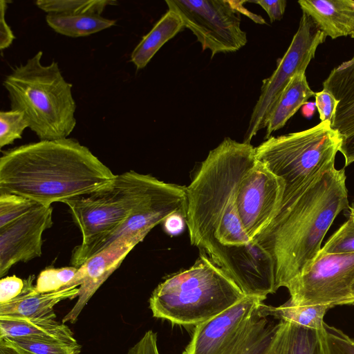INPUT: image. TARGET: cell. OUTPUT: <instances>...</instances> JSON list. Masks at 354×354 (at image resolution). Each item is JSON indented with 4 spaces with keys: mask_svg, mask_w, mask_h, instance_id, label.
Returning a JSON list of instances; mask_svg holds the SVG:
<instances>
[{
    "mask_svg": "<svg viewBox=\"0 0 354 354\" xmlns=\"http://www.w3.org/2000/svg\"><path fill=\"white\" fill-rule=\"evenodd\" d=\"M77 270L78 268L72 266L46 268L38 275L35 285V290L39 293H48L64 289Z\"/></svg>",
    "mask_w": 354,
    "mask_h": 354,
    "instance_id": "cell-28",
    "label": "cell"
},
{
    "mask_svg": "<svg viewBox=\"0 0 354 354\" xmlns=\"http://www.w3.org/2000/svg\"><path fill=\"white\" fill-rule=\"evenodd\" d=\"M322 86L339 100L332 128L343 138L354 134V55L333 68Z\"/></svg>",
    "mask_w": 354,
    "mask_h": 354,
    "instance_id": "cell-17",
    "label": "cell"
},
{
    "mask_svg": "<svg viewBox=\"0 0 354 354\" xmlns=\"http://www.w3.org/2000/svg\"><path fill=\"white\" fill-rule=\"evenodd\" d=\"M183 28L180 15L168 10L135 47L130 61L138 70L144 68L160 48Z\"/></svg>",
    "mask_w": 354,
    "mask_h": 354,
    "instance_id": "cell-22",
    "label": "cell"
},
{
    "mask_svg": "<svg viewBox=\"0 0 354 354\" xmlns=\"http://www.w3.org/2000/svg\"><path fill=\"white\" fill-rule=\"evenodd\" d=\"M352 295H353V297L354 298V283H353V287H352Z\"/></svg>",
    "mask_w": 354,
    "mask_h": 354,
    "instance_id": "cell-43",
    "label": "cell"
},
{
    "mask_svg": "<svg viewBox=\"0 0 354 354\" xmlns=\"http://www.w3.org/2000/svg\"><path fill=\"white\" fill-rule=\"evenodd\" d=\"M264 299L245 296L218 315L195 326L182 354H221L247 326Z\"/></svg>",
    "mask_w": 354,
    "mask_h": 354,
    "instance_id": "cell-15",
    "label": "cell"
},
{
    "mask_svg": "<svg viewBox=\"0 0 354 354\" xmlns=\"http://www.w3.org/2000/svg\"><path fill=\"white\" fill-rule=\"evenodd\" d=\"M339 151L344 158L345 167L354 162V134L343 138Z\"/></svg>",
    "mask_w": 354,
    "mask_h": 354,
    "instance_id": "cell-39",
    "label": "cell"
},
{
    "mask_svg": "<svg viewBox=\"0 0 354 354\" xmlns=\"http://www.w3.org/2000/svg\"><path fill=\"white\" fill-rule=\"evenodd\" d=\"M115 175L90 149L72 138L39 140L5 151L0 193L43 205L89 194Z\"/></svg>",
    "mask_w": 354,
    "mask_h": 354,
    "instance_id": "cell-3",
    "label": "cell"
},
{
    "mask_svg": "<svg viewBox=\"0 0 354 354\" xmlns=\"http://www.w3.org/2000/svg\"><path fill=\"white\" fill-rule=\"evenodd\" d=\"M0 341L21 354H79L81 346L58 339L31 337H3Z\"/></svg>",
    "mask_w": 354,
    "mask_h": 354,
    "instance_id": "cell-26",
    "label": "cell"
},
{
    "mask_svg": "<svg viewBox=\"0 0 354 354\" xmlns=\"http://www.w3.org/2000/svg\"><path fill=\"white\" fill-rule=\"evenodd\" d=\"M42 55L39 50L15 66L3 84L11 110L24 113L40 140L67 138L77 123L73 84L64 79L57 62L43 65Z\"/></svg>",
    "mask_w": 354,
    "mask_h": 354,
    "instance_id": "cell-4",
    "label": "cell"
},
{
    "mask_svg": "<svg viewBox=\"0 0 354 354\" xmlns=\"http://www.w3.org/2000/svg\"><path fill=\"white\" fill-rule=\"evenodd\" d=\"M245 296L232 277L202 251L192 266L160 283L149 302L156 318L174 324L196 326Z\"/></svg>",
    "mask_w": 354,
    "mask_h": 354,
    "instance_id": "cell-5",
    "label": "cell"
},
{
    "mask_svg": "<svg viewBox=\"0 0 354 354\" xmlns=\"http://www.w3.org/2000/svg\"><path fill=\"white\" fill-rule=\"evenodd\" d=\"M29 128L23 113L10 110L0 112V147L13 143L21 139L25 129Z\"/></svg>",
    "mask_w": 354,
    "mask_h": 354,
    "instance_id": "cell-31",
    "label": "cell"
},
{
    "mask_svg": "<svg viewBox=\"0 0 354 354\" xmlns=\"http://www.w3.org/2000/svg\"><path fill=\"white\" fill-rule=\"evenodd\" d=\"M326 36L312 19L302 13L298 29L283 56L269 77L263 80L259 97L253 109L243 142L250 143L261 129L266 128L268 116L291 78L298 73H305L315 57L318 46Z\"/></svg>",
    "mask_w": 354,
    "mask_h": 354,
    "instance_id": "cell-9",
    "label": "cell"
},
{
    "mask_svg": "<svg viewBox=\"0 0 354 354\" xmlns=\"http://www.w3.org/2000/svg\"><path fill=\"white\" fill-rule=\"evenodd\" d=\"M118 3L108 0H37L36 6L48 14H93L100 15L107 6Z\"/></svg>",
    "mask_w": 354,
    "mask_h": 354,
    "instance_id": "cell-27",
    "label": "cell"
},
{
    "mask_svg": "<svg viewBox=\"0 0 354 354\" xmlns=\"http://www.w3.org/2000/svg\"><path fill=\"white\" fill-rule=\"evenodd\" d=\"M349 218H352L354 220V201H353V203H352V205L350 206L349 205Z\"/></svg>",
    "mask_w": 354,
    "mask_h": 354,
    "instance_id": "cell-42",
    "label": "cell"
},
{
    "mask_svg": "<svg viewBox=\"0 0 354 354\" xmlns=\"http://www.w3.org/2000/svg\"><path fill=\"white\" fill-rule=\"evenodd\" d=\"M244 1L227 0H166L168 9L178 13L184 27L196 37L203 50L211 51V59L219 53L235 52L248 40L241 28L240 12Z\"/></svg>",
    "mask_w": 354,
    "mask_h": 354,
    "instance_id": "cell-8",
    "label": "cell"
},
{
    "mask_svg": "<svg viewBox=\"0 0 354 354\" xmlns=\"http://www.w3.org/2000/svg\"><path fill=\"white\" fill-rule=\"evenodd\" d=\"M147 235L138 233L124 236L94 254L78 268L75 276L66 287L79 286L77 301L62 319L63 323L76 322L92 296Z\"/></svg>",
    "mask_w": 354,
    "mask_h": 354,
    "instance_id": "cell-14",
    "label": "cell"
},
{
    "mask_svg": "<svg viewBox=\"0 0 354 354\" xmlns=\"http://www.w3.org/2000/svg\"><path fill=\"white\" fill-rule=\"evenodd\" d=\"M25 279L15 275L2 277L0 280V305L8 303L23 292Z\"/></svg>",
    "mask_w": 354,
    "mask_h": 354,
    "instance_id": "cell-34",
    "label": "cell"
},
{
    "mask_svg": "<svg viewBox=\"0 0 354 354\" xmlns=\"http://www.w3.org/2000/svg\"><path fill=\"white\" fill-rule=\"evenodd\" d=\"M31 337L77 343L71 330L55 319L0 318V338Z\"/></svg>",
    "mask_w": 354,
    "mask_h": 354,
    "instance_id": "cell-21",
    "label": "cell"
},
{
    "mask_svg": "<svg viewBox=\"0 0 354 354\" xmlns=\"http://www.w3.org/2000/svg\"><path fill=\"white\" fill-rule=\"evenodd\" d=\"M342 141L343 137L332 128L331 122L325 121L301 131L270 136L255 148L257 160L284 183L277 212L297 198L319 175L335 167Z\"/></svg>",
    "mask_w": 354,
    "mask_h": 354,
    "instance_id": "cell-6",
    "label": "cell"
},
{
    "mask_svg": "<svg viewBox=\"0 0 354 354\" xmlns=\"http://www.w3.org/2000/svg\"><path fill=\"white\" fill-rule=\"evenodd\" d=\"M41 204L10 193H0V227L30 212Z\"/></svg>",
    "mask_w": 354,
    "mask_h": 354,
    "instance_id": "cell-29",
    "label": "cell"
},
{
    "mask_svg": "<svg viewBox=\"0 0 354 354\" xmlns=\"http://www.w3.org/2000/svg\"><path fill=\"white\" fill-rule=\"evenodd\" d=\"M46 21L54 31L70 37L88 36L116 23L114 19L93 14H48Z\"/></svg>",
    "mask_w": 354,
    "mask_h": 354,
    "instance_id": "cell-25",
    "label": "cell"
},
{
    "mask_svg": "<svg viewBox=\"0 0 354 354\" xmlns=\"http://www.w3.org/2000/svg\"><path fill=\"white\" fill-rule=\"evenodd\" d=\"M315 105L321 122H332L339 100L328 90L323 88L321 91L315 92Z\"/></svg>",
    "mask_w": 354,
    "mask_h": 354,
    "instance_id": "cell-33",
    "label": "cell"
},
{
    "mask_svg": "<svg viewBox=\"0 0 354 354\" xmlns=\"http://www.w3.org/2000/svg\"><path fill=\"white\" fill-rule=\"evenodd\" d=\"M315 93L308 84L305 73L295 74L282 91L268 116L265 138L268 139L272 132L283 128L288 120Z\"/></svg>",
    "mask_w": 354,
    "mask_h": 354,
    "instance_id": "cell-20",
    "label": "cell"
},
{
    "mask_svg": "<svg viewBox=\"0 0 354 354\" xmlns=\"http://www.w3.org/2000/svg\"><path fill=\"white\" fill-rule=\"evenodd\" d=\"M315 102H307L301 106V113L304 117L310 119L316 111Z\"/></svg>",
    "mask_w": 354,
    "mask_h": 354,
    "instance_id": "cell-40",
    "label": "cell"
},
{
    "mask_svg": "<svg viewBox=\"0 0 354 354\" xmlns=\"http://www.w3.org/2000/svg\"><path fill=\"white\" fill-rule=\"evenodd\" d=\"M8 3L10 1H0V49L8 48L13 42L15 37L6 20V12Z\"/></svg>",
    "mask_w": 354,
    "mask_h": 354,
    "instance_id": "cell-36",
    "label": "cell"
},
{
    "mask_svg": "<svg viewBox=\"0 0 354 354\" xmlns=\"http://www.w3.org/2000/svg\"><path fill=\"white\" fill-rule=\"evenodd\" d=\"M354 253V220L348 218L328 239L319 254Z\"/></svg>",
    "mask_w": 354,
    "mask_h": 354,
    "instance_id": "cell-32",
    "label": "cell"
},
{
    "mask_svg": "<svg viewBox=\"0 0 354 354\" xmlns=\"http://www.w3.org/2000/svg\"><path fill=\"white\" fill-rule=\"evenodd\" d=\"M35 278V275H30L25 279L22 293L14 300L0 305V318L55 319L53 307L63 300L78 296L79 286L48 293L37 292L33 285Z\"/></svg>",
    "mask_w": 354,
    "mask_h": 354,
    "instance_id": "cell-16",
    "label": "cell"
},
{
    "mask_svg": "<svg viewBox=\"0 0 354 354\" xmlns=\"http://www.w3.org/2000/svg\"><path fill=\"white\" fill-rule=\"evenodd\" d=\"M354 253L319 254L310 268L286 288L299 305H354Z\"/></svg>",
    "mask_w": 354,
    "mask_h": 354,
    "instance_id": "cell-10",
    "label": "cell"
},
{
    "mask_svg": "<svg viewBox=\"0 0 354 354\" xmlns=\"http://www.w3.org/2000/svg\"><path fill=\"white\" fill-rule=\"evenodd\" d=\"M251 144L226 138L211 150L186 187V224L192 245L237 283L245 295L266 299L277 290L270 255L247 234L236 203L241 178L256 161Z\"/></svg>",
    "mask_w": 354,
    "mask_h": 354,
    "instance_id": "cell-1",
    "label": "cell"
},
{
    "mask_svg": "<svg viewBox=\"0 0 354 354\" xmlns=\"http://www.w3.org/2000/svg\"><path fill=\"white\" fill-rule=\"evenodd\" d=\"M252 3L259 4L268 14L271 23L282 19L285 12L287 1L286 0L254 1Z\"/></svg>",
    "mask_w": 354,
    "mask_h": 354,
    "instance_id": "cell-37",
    "label": "cell"
},
{
    "mask_svg": "<svg viewBox=\"0 0 354 354\" xmlns=\"http://www.w3.org/2000/svg\"><path fill=\"white\" fill-rule=\"evenodd\" d=\"M127 354H160L158 347L157 333L151 330L147 331L129 350Z\"/></svg>",
    "mask_w": 354,
    "mask_h": 354,
    "instance_id": "cell-35",
    "label": "cell"
},
{
    "mask_svg": "<svg viewBox=\"0 0 354 354\" xmlns=\"http://www.w3.org/2000/svg\"><path fill=\"white\" fill-rule=\"evenodd\" d=\"M187 216L186 187L160 181L151 193L120 226L101 236L81 243L73 250L71 265L79 268L116 240L133 234H148L171 214Z\"/></svg>",
    "mask_w": 354,
    "mask_h": 354,
    "instance_id": "cell-11",
    "label": "cell"
},
{
    "mask_svg": "<svg viewBox=\"0 0 354 354\" xmlns=\"http://www.w3.org/2000/svg\"><path fill=\"white\" fill-rule=\"evenodd\" d=\"M0 354H21L14 347L0 341Z\"/></svg>",
    "mask_w": 354,
    "mask_h": 354,
    "instance_id": "cell-41",
    "label": "cell"
},
{
    "mask_svg": "<svg viewBox=\"0 0 354 354\" xmlns=\"http://www.w3.org/2000/svg\"><path fill=\"white\" fill-rule=\"evenodd\" d=\"M53 224V207L40 205L0 227L1 278L17 263L41 257L43 233Z\"/></svg>",
    "mask_w": 354,
    "mask_h": 354,
    "instance_id": "cell-13",
    "label": "cell"
},
{
    "mask_svg": "<svg viewBox=\"0 0 354 354\" xmlns=\"http://www.w3.org/2000/svg\"><path fill=\"white\" fill-rule=\"evenodd\" d=\"M283 190V181L257 160L241 178L236 207L244 230L252 241L274 216Z\"/></svg>",
    "mask_w": 354,
    "mask_h": 354,
    "instance_id": "cell-12",
    "label": "cell"
},
{
    "mask_svg": "<svg viewBox=\"0 0 354 354\" xmlns=\"http://www.w3.org/2000/svg\"><path fill=\"white\" fill-rule=\"evenodd\" d=\"M259 308L247 326L221 354H262L270 343L277 323L262 315Z\"/></svg>",
    "mask_w": 354,
    "mask_h": 354,
    "instance_id": "cell-23",
    "label": "cell"
},
{
    "mask_svg": "<svg viewBox=\"0 0 354 354\" xmlns=\"http://www.w3.org/2000/svg\"><path fill=\"white\" fill-rule=\"evenodd\" d=\"M262 354H324L320 330L279 320L272 337Z\"/></svg>",
    "mask_w": 354,
    "mask_h": 354,
    "instance_id": "cell-19",
    "label": "cell"
},
{
    "mask_svg": "<svg viewBox=\"0 0 354 354\" xmlns=\"http://www.w3.org/2000/svg\"><path fill=\"white\" fill-rule=\"evenodd\" d=\"M346 179L344 168L324 171L254 238L272 260L277 290L310 268L335 218L349 207Z\"/></svg>",
    "mask_w": 354,
    "mask_h": 354,
    "instance_id": "cell-2",
    "label": "cell"
},
{
    "mask_svg": "<svg viewBox=\"0 0 354 354\" xmlns=\"http://www.w3.org/2000/svg\"><path fill=\"white\" fill-rule=\"evenodd\" d=\"M298 4L326 37H346L354 30V0H299Z\"/></svg>",
    "mask_w": 354,
    "mask_h": 354,
    "instance_id": "cell-18",
    "label": "cell"
},
{
    "mask_svg": "<svg viewBox=\"0 0 354 354\" xmlns=\"http://www.w3.org/2000/svg\"><path fill=\"white\" fill-rule=\"evenodd\" d=\"M186 223L185 216L178 212L169 215L164 221V229L171 236L180 234Z\"/></svg>",
    "mask_w": 354,
    "mask_h": 354,
    "instance_id": "cell-38",
    "label": "cell"
},
{
    "mask_svg": "<svg viewBox=\"0 0 354 354\" xmlns=\"http://www.w3.org/2000/svg\"><path fill=\"white\" fill-rule=\"evenodd\" d=\"M324 354H354V339L326 322L320 330Z\"/></svg>",
    "mask_w": 354,
    "mask_h": 354,
    "instance_id": "cell-30",
    "label": "cell"
},
{
    "mask_svg": "<svg viewBox=\"0 0 354 354\" xmlns=\"http://www.w3.org/2000/svg\"><path fill=\"white\" fill-rule=\"evenodd\" d=\"M350 36H351L352 38H353V39H354V30H353V31L352 32V33L351 34V35H350Z\"/></svg>",
    "mask_w": 354,
    "mask_h": 354,
    "instance_id": "cell-44",
    "label": "cell"
},
{
    "mask_svg": "<svg viewBox=\"0 0 354 354\" xmlns=\"http://www.w3.org/2000/svg\"><path fill=\"white\" fill-rule=\"evenodd\" d=\"M333 308L329 305H299L289 299L279 306H267L264 304L259 308L260 313L268 317L289 322L301 327L321 330L327 311Z\"/></svg>",
    "mask_w": 354,
    "mask_h": 354,
    "instance_id": "cell-24",
    "label": "cell"
},
{
    "mask_svg": "<svg viewBox=\"0 0 354 354\" xmlns=\"http://www.w3.org/2000/svg\"><path fill=\"white\" fill-rule=\"evenodd\" d=\"M160 181L131 170L115 175L110 183L89 194L62 203L68 207L84 243L120 226Z\"/></svg>",
    "mask_w": 354,
    "mask_h": 354,
    "instance_id": "cell-7",
    "label": "cell"
}]
</instances>
